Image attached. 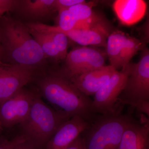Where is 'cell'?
Masks as SVG:
<instances>
[{
    "mask_svg": "<svg viewBox=\"0 0 149 149\" xmlns=\"http://www.w3.org/2000/svg\"><path fill=\"white\" fill-rule=\"evenodd\" d=\"M37 85L41 95L50 103L71 117L80 116L91 123L96 116L91 109L93 100L77 89L61 72L40 77Z\"/></svg>",
    "mask_w": 149,
    "mask_h": 149,
    "instance_id": "6da1fadb",
    "label": "cell"
},
{
    "mask_svg": "<svg viewBox=\"0 0 149 149\" xmlns=\"http://www.w3.org/2000/svg\"><path fill=\"white\" fill-rule=\"evenodd\" d=\"M0 41L6 63L37 70L45 63L47 58L42 49L22 22L3 15L0 18Z\"/></svg>",
    "mask_w": 149,
    "mask_h": 149,
    "instance_id": "7a4b0ae2",
    "label": "cell"
},
{
    "mask_svg": "<svg viewBox=\"0 0 149 149\" xmlns=\"http://www.w3.org/2000/svg\"><path fill=\"white\" fill-rule=\"evenodd\" d=\"M71 117L52 108L37 94L27 118L19 125L20 135L37 148L42 149L59 127Z\"/></svg>",
    "mask_w": 149,
    "mask_h": 149,
    "instance_id": "3957f363",
    "label": "cell"
},
{
    "mask_svg": "<svg viewBox=\"0 0 149 149\" xmlns=\"http://www.w3.org/2000/svg\"><path fill=\"white\" fill-rule=\"evenodd\" d=\"M123 107L111 114L97 115L80 134L86 149H118L123 131L134 120L130 114L122 113Z\"/></svg>",
    "mask_w": 149,
    "mask_h": 149,
    "instance_id": "277c9868",
    "label": "cell"
},
{
    "mask_svg": "<svg viewBox=\"0 0 149 149\" xmlns=\"http://www.w3.org/2000/svg\"><path fill=\"white\" fill-rule=\"evenodd\" d=\"M120 104L128 105L149 116V51L146 48L139 62L133 64L125 87L118 98Z\"/></svg>",
    "mask_w": 149,
    "mask_h": 149,
    "instance_id": "5b68a950",
    "label": "cell"
},
{
    "mask_svg": "<svg viewBox=\"0 0 149 149\" xmlns=\"http://www.w3.org/2000/svg\"><path fill=\"white\" fill-rule=\"evenodd\" d=\"M132 66L133 64L129 63L123 67L120 71L116 70L94 95L91 105L94 114H111L123 106L118 103V98L125 87Z\"/></svg>",
    "mask_w": 149,
    "mask_h": 149,
    "instance_id": "8992f818",
    "label": "cell"
},
{
    "mask_svg": "<svg viewBox=\"0 0 149 149\" xmlns=\"http://www.w3.org/2000/svg\"><path fill=\"white\" fill-rule=\"evenodd\" d=\"M106 52L92 47H78L68 53L66 68L61 72L68 79L105 66Z\"/></svg>",
    "mask_w": 149,
    "mask_h": 149,
    "instance_id": "52a82bcc",
    "label": "cell"
},
{
    "mask_svg": "<svg viewBox=\"0 0 149 149\" xmlns=\"http://www.w3.org/2000/svg\"><path fill=\"white\" fill-rule=\"evenodd\" d=\"M37 94L23 88L0 104V131L25 120Z\"/></svg>",
    "mask_w": 149,
    "mask_h": 149,
    "instance_id": "ba28073f",
    "label": "cell"
},
{
    "mask_svg": "<svg viewBox=\"0 0 149 149\" xmlns=\"http://www.w3.org/2000/svg\"><path fill=\"white\" fill-rule=\"evenodd\" d=\"M37 70L0 61V104L35 80Z\"/></svg>",
    "mask_w": 149,
    "mask_h": 149,
    "instance_id": "9c48e42d",
    "label": "cell"
},
{
    "mask_svg": "<svg viewBox=\"0 0 149 149\" xmlns=\"http://www.w3.org/2000/svg\"><path fill=\"white\" fill-rule=\"evenodd\" d=\"M29 28L37 30H49L61 32L68 38L75 42L83 46H94L96 47H106L107 39L111 33V29L99 28L93 29H74L63 31L56 26H50L43 23L32 22L27 24Z\"/></svg>",
    "mask_w": 149,
    "mask_h": 149,
    "instance_id": "30bf717a",
    "label": "cell"
},
{
    "mask_svg": "<svg viewBox=\"0 0 149 149\" xmlns=\"http://www.w3.org/2000/svg\"><path fill=\"white\" fill-rule=\"evenodd\" d=\"M90 124L80 116H72L59 127L45 148L67 149Z\"/></svg>",
    "mask_w": 149,
    "mask_h": 149,
    "instance_id": "8fae6325",
    "label": "cell"
},
{
    "mask_svg": "<svg viewBox=\"0 0 149 149\" xmlns=\"http://www.w3.org/2000/svg\"><path fill=\"white\" fill-rule=\"evenodd\" d=\"M117 70L111 65L85 72L70 79L74 86L86 95H94Z\"/></svg>",
    "mask_w": 149,
    "mask_h": 149,
    "instance_id": "7c38bea8",
    "label": "cell"
},
{
    "mask_svg": "<svg viewBox=\"0 0 149 149\" xmlns=\"http://www.w3.org/2000/svg\"><path fill=\"white\" fill-rule=\"evenodd\" d=\"M143 117L141 122L134 119L127 125L118 149H149V119Z\"/></svg>",
    "mask_w": 149,
    "mask_h": 149,
    "instance_id": "4fadbf2b",
    "label": "cell"
},
{
    "mask_svg": "<svg viewBox=\"0 0 149 149\" xmlns=\"http://www.w3.org/2000/svg\"><path fill=\"white\" fill-rule=\"evenodd\" d=\"M113 10L122 24L130 26L140 21L146 14L147 4L142 0H117Z\"/></svg>",
    "mask_w": 149,
    "mask_h": 149,
    "instance_id": "5bb4252c",
    "label": "cell"
},
{
    "mask_svg": "<svg viewBox=\"0 0 149 149\" xmlns=\"http://www.w3.org/2000/svg\"><path fill=\"white\" fill-rule=\"evenodd\" d=\"M55 0H23L15 1L13 10H18L19 13L30 19L45 17L54 12Z\"/></svg>",
    "mask_w": 149,
    "mask_h": 149,
    "instance_id": "9a60e30c",
    "label": "cell"
},
{
    "mask_svg": "<svg viewBox=\"0 0 149 149\" xmlns=\"http://www.w3.org/2000/svg\"><path fill=\"white\" fill-rule=\"evenodd\" d=\"M127 36L121 31H113L107 39L106 53L109 59L110 65L116 70L120 68V54Z\"/></svg>",
    "mask_w": 149,
    "mask_h": 149,
    "instance_id": "2e32d148",
    "label": "cell"
},
{
    "mask_svg": "<svg viewBox=\"0 0 149 149\" xmlns=\"http://www.w3.org/2000/svg\"><path fill=\"white\" fill-rule=\"evenodd\" d=\"M28 28L30 34L40 46L46 58H50L56 60H61L56 47L46 32Z\"/></svg>",
    "mask_w": 149,
    "mask_h": 149,
    "instance_id": "e0dca14e",
    "label": "cell"
},
{
    "mask_svg": "<svg viewBox=\"0 0 149 149\" xmlns=\"http://www.w3.org/2000/svg\"><path fill=\"white\" fill-rule=\"evenodd\" d=\"M141 40L127 35L120 54V67H123L130 63V61L136 53L143 47Z\"/></svg>",
    "mask_w": 149,
    "mask_h": 149,
    "instance_id": "ac0fdd59",
    "label": "cell"
},
{
    "mask_svg": "<svg viewBox=\"0 0 149 149\" xmlns=\"http://www.w3.org/2000/svg\"><path fill=\"white\" fill-rule=\"evenodd\" d=\"M38 30L46 32L49 35L58 51L61 59H65L68 53V38L66 35L63 33L58 32L49 30Z\"/></svg>",
    "mask_w": 149,
    "mask_h": 149,
    "instance_id": "d6986e66",
    "label": "cell"
},
{
    "mask_svg": "<svg viewBox=\"0 0 149 149\" xmlns=\"http://www.w3.org/2000/svg\"><path fill=\"white\" fill-rule=\"evenodd\" d=\"M58 25L57 27L63 31L74 29L77 22L73 14L68 9L58 11Z\"/></svg>",
    "mask_w": 149,
    "mask_h": 149,
    "instance_id": "ffe728a7",
    "label": "cell"
},
{
    "mask_svg": "<svg viewBox=\"0 0 149 149\" xmlns=\"http://www.w3.org/2000/svg\"><path fill=\"white\" fill-rule=\"evenodd\" d=\"M93 5L92 3L85 2L75 5L68 10L73 14L77 22L83 21L91 17L95 13L92 8Z\"/></svg>",
    "mask_w": 149,
    "mask_h": 149,
    "instance_id": "44dd1931",
    "label": "cell"
},
{
    "mask_svg": "<svg viewBox=\"0 0 149 149\" xmlns=\"http://www.w3.org/2000/svg\"><path fill=\"white\" fill-rule=\"evenodd\" d=\"M25 141L22 136L19 135L10 140L0 139V149H14L17 145Z\"/></svg>",
    "mask_w": 149,
    "mask_h": 149,
    "instance_id": "7402d4cb",
    "label": "cell"
},
{
    "mask_svg": "<svg viewBox=\"0 0 149 149\" xmlns=\"http://www.w3.org/2000/svg\"><path fill=\"white\" fill-rule=\"evenodd\" d=\"M85 2L84 0H55V7L56 11H58L61 10L68 9L75 5Z\"/></svg>",
    "mask_w": 149,
    "mask_h": 149,
    "instance_id": "603a6c76",
    "label": "cell"
},
{
    "mask_svg": "<svg viewBox=\"0 0 149 149\" xmlns=\"http://www.w3.org/2000/svg\"><path fill=\"white\" fill-rule=\"evenodd\" d=\"M15 3L13 0H0V18L6 13L13 10Z\"/></svg>",
    "mask_w": 149,
    "mask_h": 149,
    "instance_id": "cb8c5ba5",
    "label": "cell"
},
{
    "mask_svg": "<svg viewBox=\"0 0 149 149\" xmlns=\"http://www.w3.org/2000/svg\"><path fill=\"white\" fill-rule=\"evenodd\" d=\"M67 149H86L85 142L81 135L73 142Z\"/></svg>",
    "mask_w": 149,
    "mask_h": 149,
    "instance_id": "d4e9b609",
    "label": "cell"
},
{
    "mask_svg": "<svg viewBox=\"0 0 149 149\" xmlns=\"http://www.w3.org/2000/svg\"><path fill=\"white\" fill-rule=\"evenodd\" d=\"M14 149H38L32 144L24 141L17 145Z\"/></svg>",
    "mask_w": 149,
    "mask_h": 149,
    "instance_id": "484cf974",
    "label": "cell"
},
{
    "mask_svg": "<svg viewBox=\"0 0 149 149\" xmlns=\"http://www.w3.org/2000/svg\"><path fill=\"white\" fill-rule=\"evenodd\" d=\"M0 61L6 63L4 53L0 41Z\"/></svg>",
    "mask_w": 149,
    "mask_h": 149,
    "instance_id": "4316f807",
    "label": "cell"
}]
</instances>
